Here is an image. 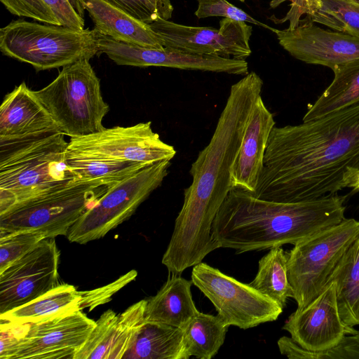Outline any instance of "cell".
<instances>
[{"label":"cell","instance_id":"5bb4252c","mask_svg":"<svg viewBox=\"0 0 359 359\" xmlns=\"http://www.w3.org/2000/svg\"><path fill=\"white\" fill-rule=\"evenodd\" d=\"M99 54L104 53L118 65L165 67L235 75L248 74L245 60L200 55L168 48H152L126 43L100 34Z\"/></svg>","mask_w":359,"mask_h":359},{"label":"cell","instance_id":"ffe728a7","mask_svg":"<svg viewBox=\"0 0 359 359\" xmlns=\"http://www.w3.org/2000/svg\"><path fill=\"white\" fill-rule=\"evenodd\" d=\"M59 131L48 111L25 82L5 95L0 107V142Z\"/></svg>","mask_w":359,"mask_h":359},{"label":"cell","instance_id":"e0dca14e","mask_svg":"<svg viewBox=\"0 0 359 359\" xmlns=\"http://www.w3.org/2000/svg\"><path fill=\"white\" fill-rule=\"evenodd\" d=\"M271 30L286 51L307 64L332 69L338 65L359 58L358 38L323 29L306 17L294 29Z\"/></svg>","mask_w":359,"mask_h":359},{"label":"cell","instance_id":"44dd1931","mask_svg":"<svg viewBox=\"0 0 359 359\" xmlns=\"http://www.w3.org/2000/svg\"><path fill=\"white\" fill-rule=\"evenodd\" d=\"M100 34L114 40L147 48H164L149 24L102 0H79Z\"/></svg>","mask_w":359,"mask_h":359},{"label":"cell","instance_id":"836d02e7","mask_svg":"<svg viewBox=\"0 0 359 359\" xmlns=\"http://www.w3.org/2000/svg\"><path fill=\"white\" fill-rule=\"evenodd\" d=\"M137 276V271L133 269L106 285L90 290L80 291L81 310L88 308L89 311H92L109 302L116 292L134 280Z\"/></svg>","mask_w":359,"mask_h":359},{"label":"cell","instance_id":"83f0119b","mask_svg":"<svg viewBox=\"0 0 359 359\" xmlns=\"http://www.w3.org/2000/svg\"><path fill=\"white\" fill-rule=\"evenodd\" d=\"M74 182L111 187L147 165L120 160L91 158L67 153Z\"/></svg>","mask_w":359,"mask_h":359},{"label":"cell","instance_id":"7a4b0ae2","mask_svg":"<svg viewBox=\"0 0 359 359\" xmlns=\"http://www.w3.org/2000/svg\"><path fill=\"white\" fill-rule=\"evenodd\" d=\"M263 81L250 72L233 84L212 137L191 164L192 181L184 191V202L163 256L170 266L185 270L219 248L212 226L232 189L231 170L250 114L261 96Z\"/></svg>","mask_w":359,"mask_h":359},{"label":"cell","instance_id":"d590c367","mask_svg":"<svg viewBox=\"0 0 359 359\" xmlns=\"http://www.w3.org/2000/svg\"><path fill=\"white\" fill-rule=\"evenodd\" d=\"M304 359H359V331L346 335L335 347L322 352L304 350Z\"/></svg>","mask_w":359,"mask_h":359},{"label":"cell","instance_id":"8992f818","mask_svg":"<svg viewBox=\"0 0 359 359\" xmlns=\"http://www.w3.org/2000/svg\"><path fill=\"white\" fill-rule=\"evenodd\" d=\"M89 60L63 67L50 83L34 91L60 132L70 138L103 130L102 121L109 111Z\"/></svg>","mask_w":359,"mask_h":359},{"label":"cell","instance_id":"1f68e13d","mask_svg":"<svg viewBox=\"0 0 359 359\" xmlns=\"http://www.w3.org/2000/svg\"><path fill=\"white\" fill-rule=\"evenodd\" d=\"M197 1L198 8L194 14L199 19L208 17H224L271 29L251 17L243 10L230 4L227 0H197Z\"/></svg>","mask_w":359,"mask_h":359},{"label":"cell","instance_id":"7402d4cb","mask_svg":"<svg viewBox=\"0 0 359 359\" xmlns=\"http://www.w3.org/2000/svg\"><path fill=\"white\" fill-rule=\"evenodd\" d=\"M191 280L171 274L158 292L147 299L145 320L183 329L199 311L191 292Z\"/></svg>","mask_w":359,"mask_h":359},{"label":"cell","instance_id":"f1b7e54d","mask_svg":"<svg viewBox=\"0 0 359 359\" xmlns=\"http://www.w3.org/2000/svg\"><path fill=\"white\" fill-rule=\"evenodd\" d=\"M252 287L278 303L283 308L294 297L287 271V255L281 246L270 249L259 261L258 271Z\"/></svg>","mask_w":359,"mask_h":359},{"label":"cell","instance_id":"cb8c5ba5","mask_svg":"<svg viewBox=\"0 0 359 359\" xmlns=\"http://www.w3.org/2000/svg\"><path fill=\"white\" fill-rule=\"evenodd\" d=\"M80 291L62 283L32 302L0 315V323H31L81 311Z\"/></svg>","mask_w":359,"mask_h":359},{"label":"cell","instance_id":"277c9868","mask_svg":"<svg viewBox=\"0 0 359 359\" xmlns=\"http://www.w3.org/2000/svg\"><path fill=\"white\" fill-rule=\"evenodd\" d=\"M65 134L0 142V215L74 182Z\"/></svg>","mask_w":359,"mask_h":359},{"label":"cell","instance_id":"74e56055","mask_svg":"<svg viewBox=\"0 0 359 359\" xmlns=\"http://www.w3.org/2000/svg\"><path fill=\"white\" fill-rule=\"evenodd\" d=\"M102 1L147 24H151L155 20L160 19L153 7L147 0Z\"/></svg>","mask_w":359,"mask_h":359},{"label":"cell","instance_id":"ba28073f","mask_svg":"<svg viewBox=\"0 0 359 359\" xmlns=\"http://www.w3.org/2000/svg\"><path fill=\"white\" fill-rule=\"evenodd\" d=\"M359 235V221L345 218L297 244L287 255V271L297 309L325 287L337 263Z\"/></svg>","mask_w":359,"mask_h":359},{"label":"cell","instance_id":"52a82bcc","mask_svg":"<svg viewBox=\"0 0 359 359\" xmlns=\"http://www.w3.org/2000/svg\"><path fill=\"white\" fill-rule=\"evenodd\" d=\"M110 187L72 182L17 205L0 215V236L21 231L39 232L46 238L67 236L81 215Z\"/></svg>","mask_w":359,"mask_h":359},{"label":"cell","instance_id":"d6986e66","mask_svg":"<svg viewBox=\"0 0 359 359\" xmlns=\"http://www.w3.org/2000/svg\"><path fill=\"white\" fill-rule=\"evenodd\" d=\"M276 122L262 95L252 109L231 170L232 189L254 194L264 167L268 140ZM231 189V190H232Z\"/></svg>","mask_w":359,"mask_h":359},{"label":"cell","instance_id":"ab89813d","mask_svg":"<svg viewBox=\"0 0 359 359\" xmlns=\"http://www.w3.org/2000/svg\"><path fill=\"white\" fill-rule=\"evenodd\" d=\"M153 7L160 19L168 20L171 18L173 6L170 0H147Z\"/></svg>","mask_w":359,"mask_h":359},{"label":"cell","instance_id":"f546056e","mask_svg":"<svg viewBox=\"0 0 359 359\" xmlns=\"http://www.w3.org/2000/svg\"><path fill=\"white\" fill-rule=\"evenodd\" d=\"M321 1L322 7L306 18L313 22L359 39V5L348 0Z\"/></svg>","mask_w":359,"mask_h":359},{"label":"cell","instance_id":"8fae6325","mask_svg":"<svg viewBox=\"0 0 359 359\" xmlns=\"http://www.w3.org/2000/svg\"><path fill=\"white\" fill-rule=\"evenodd\" d=\"M67 153L150 165L172 160L176 150L161 139L148 121L127 127L104 128L93 134L71 137Z\"/></svg>","mask_w":359,"mask_h":359},{"label":"cell","instance_id":"e575fe53","mask_svg":"<svg viewBox=\"0 0 359 359\" xmlns=\"http://www.w3.org/2000/svg\"><path fill=\"white\" fill-rule=\"evenodd\" d=\"M286 1L290 2V8L286 15L281 19H278L274 15L270 19L276 24L288 21L289 29H294L299 26L302 15H311L322 7L321 0H272L270 6L276 8Z\"/></svg>","mask_w":359,"mask_h":359},{"label":"cell","instance_id":"5b68a950","mask_svg":"<svg viewBox=\"0 0 359 359\" xmlns=\"http://www.w3.org/2000/svg\"><path fill=\"white\" fill-rule=\"evenodd\" d=\"M100 34L95 28L76 29L19 19L1 28L0 50L36 71L48 70L99 55Z\"/></svg>","mask_w":359,"mask_h":359},{"label":"cell","instance_id":"7bdbcfd3","mask_svg":"<svg viewBox=\"0 0 359 359\" xmlns=\"http://www.w3.org/2000/svg\"><path fill=\"white\" fill-rule=\"evenodd\" d=\"M348 1L359 5V0H348Z\"/></svg>","mask_w":359,"mask_h":359},{"label":"cell","instance_id":"603a6c76","mask_svg":"<svg viewBox=\"0 0 359 359\" xmlns=\"http://www.w3.org/2000/svg\"><path fill=\"white\" fill-rule=\"evenodd\" d=\"M334 79L316 101L308 106L303 122L359 104V58L335 66Z\"/></svg>","mask_w":359,"mask_h":359},{"label":"cell","instance_id":"484cf974","mask_svg":"<svg viewBox=\"0 0 359 359\" xmlns=\"http://www.w3.org/2000/svg\"><path fill=\"white\" fill-rule=\"evenodd\" d=\"M342 321L348 326L359 325V235L343 255L330 274Z\"/></svg>","mask_w":359,"mask_h":359},{"label":"cell","instance_id":"2e32d148","mask_svg":"<svg viewBox=\"0 0 359 359\" xmlns=\"http://www.w3.org/2000/svg\"><path fill=\"white\" fill-rule=\"evenodd\" d=\"M95 325L81 311L29 323L13 359H74Z\"/></svg>","mask_w":359,"mask_h":359},{"label":"cell","instance_id":"9a60e30c","mask_svg":"<svg viewBox=\"0 0 359 359\" xmlns=\"http://www.w3.org/2000/svg\"><path fill=\"white\" fill-rule=\"evenodd\" d=\"M283 329L289 332L299 346L313 352L330 350L346 335L358 332L341 318L334 281L328 282L304 308L297 309L288 317Z\"/></svg>","mask_w":359,"mask_h":359},{"label":"cell","instance_id":"3957f363","mask_svg":"<svg viewBox=\"0 0 359 359\" xmlns=\"http://www.w3.org/2000/svg\"><path fill=\"white\" fill-rule=\"evenodd\" d=\"M347 196L280 203L232 189L214 219L212 235L219 248L238 253L294 245L343 221Z\"/></svg>","mask_w":359,"mask_h":359},{"label":"cell","instance_id":"4dcf8cb0","mask_svg":"<svg viewBox=\"0 0 359 359\" xmlns=\"http://www.w3.org/2000/svg\"><path fill=\"white\" fill-rule=\"evenodd\" d=\"M46 236L35 231H21L0 236V273L32 251Z\"/></svg>","mask_w":359,"mask_h":359},{"label":"cell","instance_id":"d6a6232c","mask_svg":"<svg viewBox=\"0 0 359 359\" xmlns=\"http://www.w3.org/2000/svg\"><path fill=\"white\" fill-rule=\"evenodd\" d=\"M13 15L32 18L46 24L60 25L50 8L43 0H0Z\"/></svg>","mask_w":359,"mask_h":359},{"label":"cell","instance_id":"6da1fadb","mask_svg":"<svg viewBox=\"0 0 359 359\" xmlns=\"http://www.w3.org/2000/svg\"><path fill=\"white\" fill-rule=\"evenodd\" d=\"M359 175V104L272 129L253 196L297 203L353 188Z\"/></svg>","mask_w":359,"mask_h":359},{"label":"cell","instance_id":"30bf717a","mask_svg":"<svg viewBox=\"0 0 359 359\" xmlns=\"http://www.w3.org/2000/svg\"><path fill=\"white\" fill-rule=\"evenodd\" d=\"M192 283L212 302L217 315L229 326L246 330L272 322L283 308L250 284L201 262L193 266Z\"/></svg>","mask_w":359,"mask_h":359},{"label":"cell","instance_id":"f35d334b","mask_svg":"<svg viewBox=\"0 0 359 359\" xmlns=\"http://www.w3.org/2000/svg\"><path fill=\"white\" fill-rule=\"evenodd\" d=\"M50 8L60 26L76 29H84V20L72 6L69 0H43Z\"/></svg>","mask_w":359,"mask_h":359},{"label":"cell","instance_id":"d4e9b609","mask_svg":"<svg viewBox=\"0 0 359 359\" xmlns=\"http://www.w3.org/2000/svg\"><path fill=\"white\" fill-rule=\"evenodd\" d=\"M122 359H184L183 330L145 320L133 345Z\"/></svg>","mask_w":359,"mask_h":359},{"label":"cell","instance_id":"8d00e7d4","mask_svg":"<svg viewBox=\"0 0 359 359\" xmlns=\"http://www.w3.org/2000/svg\"><path fill=\"white\" fill-rule=\"evenodd\" d=\"M29 323H0V359H13Z\"/></svg>","mask_w":359,"mask_h":359},{"label":"cell","instance_id":"ac0fdd59","mask_svg":"<svg viewBox=\"0 0 359 359\" xmlns=\"http://www.w3.org/2000/svg\"><path fill=\"white\" fill-rule=\"evenodd\" d=\"M146 305L142 299L120 314L111 309L104 312L74 359H122L146 320Z\"/></svg>","mask_w":359,"mask_h":359},{"label":"cell","instance_id":"ee69618b","mask_svg":"<svg viewBox=\"0 0 359 359\" xmlns=\"http://www.w3.org/2000/svg\"><path fill=\"white\" fill-rule=\"evenodd\" d=\"M239 1H241V2H244L245 1V0H239Z\"/></svg>","mask_w":359,"mask_h":359},{"label":"cell","instance_id":"4316f807","mask_svg":"<svg viewBox=\"0 0 359 359\" xmlns=\"http://www.w3.org/2000/svg\"><path fill=\"white\" fill-rule=\"evenodd\" d=\"M228 325L218 315L198 312L183 330L184 359H211L223 345Z\"/></svg>","mask_w":359,"mask_h":359},{"label":"cell","instance_id":"9c48e42d","mask_svg":"<svg viewBox=\"0 0 359 359\" xmlns=\"http://www.w3.org/2000/svg\"><path fill=\"white\" fill-rule=\"evenodd\" d=\"M170 161L148 165L111 186L69 229L71 243L86 244L104 237L129 219L168 175Z\"/></svg>","mask_w":359,"mask_h":359},{"label":"cell","instance_id":"4fadbf2b","mask_svg":"<svg viewBox=\"0 0 359 359\" xmlns=\"http://www.w3.org/2000/svg\"><path fill=\"white\" fill-rule=\"evenodd\" d=\"M59 257L55 238H46L0 273V315L32 302L60 285Z\"/></svg>","mask_w":359,"mask_h":359},{"label":"cell","instance_id":"b9f144b4","mask_svg":"<svg viewBox=\"0 0 359 359\" xmlns=\"http://www.w3.org/2000/svg\"><path fill=\"white\" fill-rule=\"evenodd\" d=\"M355 191H359V175L356 179V181H355V183L353 186V187L352 188Z\"/></svg>","mask_w":359,"mask_h":359},{"label":"cell","instance_id":"7c38bea8","mask_svg":"<svg viewBox=\"0 0 359 359\" xmlns=\"http://www.w3.org/2000/svg\"><path fill=\"white\" fill-rule=\"evenodd\" d=\"M163 47L200 55L245 60L251 55L252 27L224 18L219 28L192 27L158 19L149 24Z\"/></svg>","mask_w":359,"mask_h":359},{"label":"cell","instance_id":"60d3db41","mask_svg":"<svg viewBox=\"0 0 359 359\" xmlns=\"http://www.w3.org/2000/svg\"><path fill=\"white\" fill-rule=\"evenodd\" d=\"M72 6L74 7V8L77 11V13L81 16H83V8H82L81 5L80 4V2L79 0H69Z\"/></svg>","mask_w":359,"mask_h":359}]
</instances>
